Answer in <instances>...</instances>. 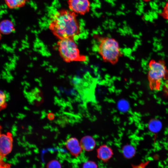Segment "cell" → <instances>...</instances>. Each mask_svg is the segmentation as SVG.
I'll return each instance as SVG.
<instances>
[{
  "instance_id": "9a60e30c",
  "label": "cell",
  "mask_w": 168,
  "mask_h": 168,
  "mask_svg": "<svg viewBox=\"0 0 168 168\" xmlns=\"http://www.w3.org/2000/svg\"><path fill=\"white\" fill-rule=\"evenodd\" d=\"M159 15L164 19L168 20V0L163 7Z\"/></svg>"
},
{
  "instance_id": "ba28073f",
  "label": "cell",
  "mask_w": 168,
  "mask_h": 168,
  "mask_svg": "<svg viewBox=\"0 0 168 168\" xmlns=\"http://www.w3.org/2000/svg\"><path fill=\"white\" fill-rule=\"evenodd\" d=\"M97 154L98 157L104 161L110 160L113 155L112 149L106 145H102L97 149Z\"/></svg>"
},
{
  "instance_id": "277c9868",
  "label": "cell",
  "mask_w": 168,
  "mask_h": 168,
  "mask_svg": "<svg viewBox=\"0 0 168 168\" xmlns=\"http://www.w3.org/2000/svg\"><path fill=\"white\" fill-rule=\"evenodd\" d=\"M59 54L66 62H84L86 56L80 53L77 44L73 39H66L59 40L57 42Z\"/></svg>"
},
{
  "instance_id": "5bb4252c",
  "label": "cell",
  "mask_w": 168,
  "mask_h": 168,
  "mask_svg": "<svg viewBox=\"0 0 168 168\" xmlns=\"http://www.w3.org/2000/svg\"><path fill=\"white\" fill-rule=\"evenodd\" d=\"M46 168H62L61 163L57 160H52L47 164Z\"/></svg>"
},
{
  "instance_id": "ffe728a7",
  "label": "cell",
  "mask_w": 168,
  "mask_h": 168,
  "mask_svg": "<svg viewBox=\"0 0 168 168\" xmlns=\"http://www.w3.org/2000/svg\"><path fill=\"white\" fill-rule=\"evenodd\" d=\"M2 129V127L1 126V125H0V136L1 135V134H2V133H1Z\"/></svg>"
},
{
  "instance_id": "6da1fadb",
  "label": "cell",
  "mask_w": 168,
  "mask_h": 168,
  "mask_svg": "<svg viewBox=\"0 0 168 168\" xmlns=\"http://www.w3.org/2000/svg\"><path fill=\"white\" fill-rule=\"evenodd\" d=\"M77 15L69 9H62L57 11L51 19L49 29L59 40L74 39L81 32Z\"/></svg>"
},
{
  "instance_id": "44dd1931",
  "label": "cell",
  "mask_w": 168,
  "mask_h": 168,
  "mask_svg": "<svg viewBox=\"0 0 168 168\" xmlns=\"http://www.w3.org/2000/svg\"></svg>"
},
{
  "instance_id": "3957f363",
  "label": "cell",
  "mask_w": 168,
  "mask_h": 168,
  "mask_svg": "<svg viewBox=\"0 0 168 168\" xmlns=\"http://www.w3.org/2000/svg\"><path fill=\"white\" fill-rule=\"evenodd\" d=\"M149 85L152 91H159L163 79H168V70L163 60H151L149 63Z\"/></svg>"
},
{
  "instance_id": "8992f818",
  "label": "cell",
  "mask_w": 168,
  "mask_h": 168,
  "mask_svg": "<svg viewBox=\"0 0 168 168\" xmlns=\"http://www.w3.org/2000/svg\"><path fill=\"white\" fill-rule=\"evenodd\" d=\"M68 4L70 10L80 15L88 12L90 7L89 0H68Z\"/></svg>"
},
{
  "instance_id": "2e32d148",
  "label": "cell",
  "mask_w": 168,
  "mask_h": 168,
  "mask_svg": "<svg viewBox=\"0 0 168 168\" xmlns=\"http://www.w3.org/2000/svg\"><path fill=\"white\" fill-rule=\"evenodd\" d=\"M82 168H98V167L96 162L92 161H89L83 163Z\"/></svg>"
},
{
  "instance_id": "9c48e42d",
  "label": "cell",
  "mask_w": 168,
  "mask_h": 168,
  "mask_svg": "<svg viewBox=\"0 0 168 168\" xmlns=\"http://www.w3.org/2000/svg\"><path fill=\"white\" fill-rule=\"evenodd\" d=\"M82 149L86 151L93 150L96 145V141L92 137L86 136L83 137L80 142Z\"/></svg>"
},
{
  "instance_id": "e0dca14e",
  "label": "cell",
  "mask_w": 168,
  "mask_h": 168,
  "mask_svg": "<svg viewBox=\"0 0 168 168\" xmlns=\"http://www.w3.org/2000/svg\"><path fill=\"white\" fill-rule=\"evenodd\" d=\"M0 168H11V165L5 162L3 159L0 158Z\"/></svg>"
},
{
  "instance_id": "7c38bea8",
  "label": "cell",
  "mask_w": 168,
  "mask_h": 168,
  "mask_svg": "<svg viewBox=\"0 0 168 168\" xmlns=\"http://www.w3.org/2000/svg\"><path fill=\"white\" fill-rule=\"evenodd\" d=\"M122 151L124 156L128 159L132 158L135 153V149L130 145L124 146L123 148Z\"/></svg>"
},
{
  "instance_id": "4fadbf2b",
  "label": "cell",
  "mask_w": 168,
  "mask_h": 168,
  "mask_svg": "<svg viewBox=\"0 0 168 168\" xmlns=\"http://www.w3.org/2000/svg\"><path fill=\"white\" fill-rule=\"evenodd\" d=\"M7 105L5 94L0 90V111L4 109Z\"/></svg>"
},
{
  "instance_id": "7a4b0ae2",
  "label": "cell",
  "mask_w": 168,
  "mask_h": 168,
  "mask_svg": "<svg viewBox=\"0 0 168 168\" xmlns=\"http://www.w3.org/2000/svg\"><path fill=\"white\" fill-rule=\"evenodd\" d=\"M98 52L103 60L114 65L122 56L120 47L117 41L109 37H103L99 39Z\"/></svg>"
},
{
  "instance_id": "5b68a950",
  "label": "cell",
  "mask_w": 168,
  "mask_h": 168,
  "mask_svg": "<svg viewBox=\"0 0 168 168\" xmlns=\"http://www.w3.org/2000/svg\"><path fill=\"white\" fill-rule=\"evenodd\" d=\"M13 144L12 134L10 132L0 136V158L3 159L12 151Z\"/></svg>"
},
{
  "instance_id": "ac0fdd59",
  "label": "cell",
  "mask_w": 168,
  "mask_h": 168,
  "mask_svg": "<svg viewBox=\"0 0 168 168\" xmlns=\"http://www.w3.org/2000/svg\"><path fill=\"white\" fill-rule=\"evenodd\" d=\"M163 90L165 94L168 96V80L165 83L163 86Z\"/></svg>"
},
{
  "instance_id": "8fae6325",
  "label": "cell",
  "mask_w": 168,
  "mask_h": 168,
  "mask_svg": "<svg viewBox=\"0 0 168 168\" xmlns=\"http://www.w3.org/2000/svg\"><path fill=\"white\" fill-rule=\"evenodd\" d=\"M7 7L11 9H16L24 7L28 0H4Z\"/></svg>"
},
{
  "instance_id": "52a82bcc",
  "label": "cell",
  "mask_w": 168,
  "mask_h": 168,
  "mask_svg": "<svg viewBox=\"0 0 168 168\" xmlns=\"http://www.w3.org/2000/svg\"><path fill=\"white\" fill-rule=\"evenodd\" d=\"M65 145L71 154L74 157L78 156L82 152L83 149L80 143L75 138L72 137L68 139Z\"/></svg>"
},
{
  "instance_id": "d6986e66",
  "label": "cell",
  "mask_w": 168,
  "mask_h": 168,
  "mask_svg": "<svg viewBox=\"0 0 168 168\" xmlns=\"http://www.w3.org/2000/svg\"><path fill=\"white\" fill-rule=\"evenodd\" d=\"M47 117L50 120H53L55 117L54 115L52 113H49L48 114Z\"/></svg>"
},
{
  "instance_id": "30bf717a",
  "label": "cell",
  "mask_w": 168,
  "mask_h": 168,
  "mask_svg": "<svg viewBox=\"0 0 168 168\" xmlns=\"http://www.w3.org/2000/svg\"><path fill=\"white\" fill-rule=\"evenodd\" d=\"M15 30L13 23L8 19L3 20L0 22V32L4 35H8Z\"/></svg>"
}]
</instances>
